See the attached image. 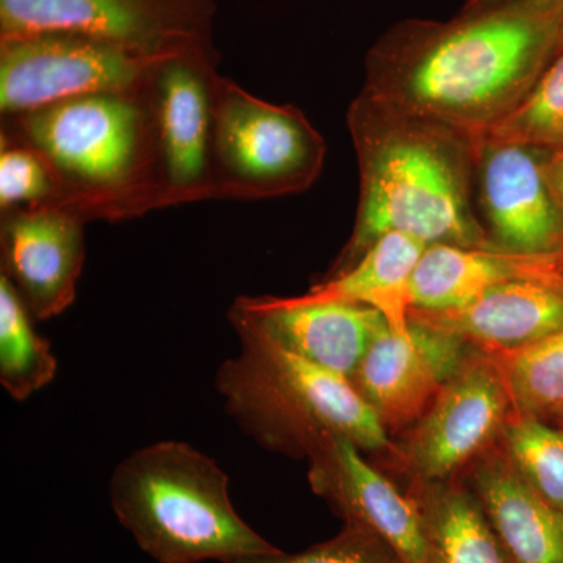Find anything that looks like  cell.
Listing matches in <instances>:
<instances>
[{
	"mask_svg": "<svg viewBox=\"0 0 563 563\" xmlns=\"http://www.w3.org/2000/svg\"><path fill=\"white\" fill-rule=\"evenodd\" d=\"M562 21L563 2H515L462 9L450 21L398 22L369 49L363 90L463 131H487L558 54Z\"/></svg>",
	"mask_w": 563,
	"mask_h": 563,
	"instance_id": "1",
	"label": "cell"
},
{
	"mask_svg": "<svg viewBox=\"0 0 563 563\" xmlns=\"http://www.w3.org/2000/svg\"><path fill=\"white\" fill-rule=\"evenodd\" d=\"M347 125L361 192L354 231L329 276L350 269L391 232L426 244L490 247L473 198L481 132L463 131L365 90L352 102Z\"/></svg>",
	"mask_w": 563,
	"mask_h": 563,
	"instance_id": "2",
	"label": "cell"
},
{
	"mask_svg": "<svg viewBox=\"0 0 563 563\" xmlns=\"http://www.w3.org/2000/svg\"><path fill=\"white\" fill-rule=\"evenodd\" d=\"M110 501L158 563H231L280 551L236 512L220 465L184 442L165 440L124 459L111 476Z\"/></svg>",
	"mask_w": 563,
	"mask_h": 563,
	"instance_id": "3",
	"label": "cell"
},
{
	"mask_svg": "<svg viewBox=\"0 0 563 563\" xmlns=\"http://www.w3.org/2000/svg\"><path fill=\"white\" fill-rule=\"evenodd\" d=\"M242 351L220 366L225 409L266 450L306 457L332 439L365 453L390 454L393 439L346 377L292 354L263 333L236 325Z\"/></svg>",
	"mask_w": 563,
	"mask_h": 563,
	"instance_id": "4",
	"label": "cell"
},
{
	"mask_svg": "<svg viewBox=\"0 0 563 563\" xmlns=\"http://www.w3.org/2000/svg\"><path fill=\"white\" fill-rule=\"evenodd\" d=\"M512 412L498 363L474 347L420 420L399 435L387 462L406 483L457 479L498 443Z\"/></svg>",
	"mask_w": 563,
	"mask_h": 563,
	"instance_id": "5",
	"label": "cell"
},
{
	"mask_svg": "<svg viewBox=\"0 0 563 563\" xmlns=\"http://www.w3.org/2000/svg\"><path fill=\"white\" fill-rule=\"evenodd\" d=\"M213 152L250 196H279L306 190L324 163L320 133L291 106H276L218 79Z\"/></svg>",
	"mask_w": 563,
	"mask_h": 563,
	"instance_id": "6",
	"label": "cell"
},
{
	"mask_svg": "<svg viewBox=\"0 0 563 563\" xmlns=\"http://www.w3.org/2000/svg\"><path fill=\"white\" fill-rule=\"evenodd\" d=\"M166 57L73 33L0 36V109L21 117L79 96L133 92Z\"/></svg>",
	"mask_w": 563,
	"mask_h": 563,
	"instance_id": "7",
	"label": "cell"
},
{
	"mask_svg": "<svg viewBox=\"0 0 563 563\" xmlns=\"http://www.w3.org/2000/svg\"><path fill=\"white\" fill-rule=\"evenodd\" d=\"M33 150L92 190H118L139 176L146 121L132 92L79 96L21 114Z\"/></svg>",
	"mask_w": 563,
	"mask_h": 563,
	"instance_id": "8",
	"label": "cell"
},
{
	"mask_svg": "<svg viewBox=\"0 0 563 563\" xmlns=\"http://www.w3.org/2000/svg\"><path fill=\"white\" fill-rule=\"evenodd\" d=\"M211 0H0V36L73 33L166 57L210 44Z\"/></svg>",
	"mask_w": 563,
	"mask_h": 563,
	"instance_id": "9",
	"label": "cell"
},
{
	"mask_svg": "<svg viewBox=\"0 0 563 563\" xmlns=\"http://www.w3.org/2000/svg\"><path fill=\"white\" fill-rule=\"evenodd\" d=\"M551 151L476 140L473 198L492 250L550 255L563 247V213L547 177Z\"/></svg>",
	"mask_w": 563,
	"mask_h": 563,
	"instance_id": "10",
	"label": "cell"
},
{
	"mask_svg": "<svg viewBox=\"0 0 563 563\" xmlns=\"http://www.w3.org/2000/svg\"><path fill=\"white\" fill-rule=\"evenodd\" d=\"M474 347L443 329L410 318L409 331L384 329L351 383L388 435H401L429 409Z\"/></svg>",
	"mask_w": 563,
	"mask_h": 563,
	"instance_id": "11",
	"label": "cell"
},
{
	"mask_svg": "<svg viewBox=\"0 0 563 563\" xmlns=\"http://www.w3.org/2000/svg\"><path fill=\"white\" fill-rule=\"evenodd\" d=\"M309 461L310 487L344 523L373 532L404 563H435L409 493L366 461L354 443L328 440Z\"/></svg>",
	"mask_w": 563,
	"mask_h": 563,
	"instance_id": "12",
	"label": "cell"
},
{
	"mask_svg": "<svg viewBox=\"0 0 563 563\" xmlns=\"http://www.w3.org/2000/svg\"><path fill=\"white\" fill-rule=\"evenodd\" d=\"M233 328L244 325L352 380L374 339L388 328L383 314L357 303H288L284 298H242L231 309Z\"/></svg>",
	"mask_w": 563,
	"mask_h": 563,
	"instance_id": "13",
	"label": "cell"
},
{
	"mask_svg": "<svg viewBox=\"0 0 563 563\" xmlns=\"http://www.w3.org/2000/svg\"><path fill=\"white\" fill-rule=\"evenodd\" d=\"M152 80L163 163L173 190H199L210 172L217 85L210 44L187 47L163 58Z\"/></svg>",
	"mask_w": 563,
	"mask_h": 563,
	"instance_id": "14",
	"label": "cell"
},
{
	"mask_svg": "<svg viewBox=\"0 0 563 563\" xmlns=\"http://www.w3.org/2000/svg\"><path fill=\"white\" fill-rule=\"evenodd\" d=\"M81 222L68 211L11 213L2 225V276L35 320L57 317L76 298L84 268Z\"/></svg>",
	"mask_w": 563,
	"mask_h": 563,
	"instance_id": "15",
	"label": "cell"
},
{
	"mask_svg": "<svg viewBox=\"0 0 563 563\" xmlns=\"http://www.w3.org/2000/svg\"><path fill=\"white\" fill-rule=\"evenodd\" d=\"M512 563H563V514L514 468L498 443L461 474Z\"/></svg>",
	"mask_w": 563,
	"mask_h": 563,
	"instance_id": "16",
	"label": "cell"
},
{
	"mask_svg": "<svg viewBox=\"0 0 563 563\" xmlns=\"http://www.w3.org/2000/svg\"><path fill=\"white\" fill-rule=\"evenodd\" d=\"M410 318L455 333L487 354H507L563 331V292L542 282L510 280L461 309L412 310Z\"/></svg>",
	"mask_w": 563,
	"mask_h": 563,
	"instance_id": "17",
	"label": "cell"
},
{
	"mask_svg": "<svg viewBox=\"0 0 563 563\" xmlns=\"http://www.w3.org/2000/svg\"><path fill=\"white\" fill-rule=\"evenodd\" d=\"M428 244L406 233L380 236L355 265L325 277L301 296L284 298L288 303L344 302L377 310L390 331L407 333L413 310L412 276Z\"/></svg>",
	"mask_w": 563,
	"mask_h": 563,
	"instance_id": "18",
	"label": "cell"
},
{
	"mask_svg": "<svg viewBox=\"0 0 563 563\" xmlns=\"http://www.w3.org/2000/svg\"><path fill=\"white\" fill-rule=\"evenodd\" d=\"M528 262L529 255L490 247L428 244L412 276L413 310L461 309L504 282L531 280Z\"/></svg>",
	"mask_w": 563,
	"mask_h": 563,
	"instance_id": "19",
	"label": "cell"
},
{
	"mask_svg": "<svg viewBox=\"0 0 563 563\" xmlns=\"http://www.w3.org/2000/svg\"><path fill=\"white\" fill-rule=\"evenodd\" d=\"M420 514L435 563H512L462 477L443 483H406Z\"/></svg>",
	"mask_w": 563,
	"mask_h": 563,
	"instance_id": "20",
	"label": "cell"
},
{
	"mask_svg": "<svg viewBox=\"0 0 563 563\" xmlns=\"http://www.w3.org/2000/svg\"><path fill=\"white\" fill-rule=\"evenodd\" d=\"M57 358L35 332L32 314L13 285L0 276V383L11 398L25 401L51 383Z\"/></svg>",
	"mask_w": 563,
	"mask_h": 563,
	"instance_id": "21",
	"label": "cell"
},
{
	"mask_svg": "<svg viewBox=\"0 0 563 563\" xmlns=\"http://www.w3.org/2000/svg\"><path fill=\"white\" fill-rule=\"evenodd\" d=\"M518 413L551 420L563 410V331L507 354L492 355Z\"/></svg>",
	"mask_w": 563,
	"mask_h": 563,
	"instance_id": "22",
	"label": "cell"
},
{
	"mask_svg": "<svg viewBox=\"0 0 563 563\" xmlns=\"http://www.w3.org/2000/svg\"><path fill=\"white\" fill-rule=\"evenodd\" d=\"M498 444L526 483L563 514L562 426L514 410Z\"/></svg>",
	"mask_w": 563,
	"mask_h": 563,
	"instance_id": "23",
	"label": "cell"
},
{
	"mask_svg": "<svg viewBox=\"0 0 563 563\" xmlns=\"http://www.w3.org/2000/svg\"><path fill=\"white\" fill-rule=\"evenodd\" d=\"M485 135L544 151L563 147V51L551 58L525 98Z\"/></svg>",
	"mask_w": 563,
	"mask_h": 563,
	"instance_id": "24",
	"label": "cell"
},
{
	"mask_svg": "<svg viewBox=\"0 0 563 563\" xmlns=\"http://www.w3.org/2000/svg\"><path fill=\"white\" fill-rule=\"evenodd\" d=\"M231 563H404L379 537L361 526L344 523L333 539L313 544L301 553L257 555Z\"/></svg>",
	"mask_w": 563,
	"mask_h": 563,
	"instance_id": "25",
	"label": "cell"
},
{
	"mask_svg": "<svg viewBox=\"0 0 563 563\" xmlns=\"http://www.w3.org/2000/svg\"><path fill=\"white\" fill-rule=\"evenodd\" d=\"M54 190L49 163L38 151L3 144L0 154V206L44 201Z\"/></svg>",
	"mask_w": 563,
	"mask_h": 563,
	"instance_id": "26",
	"label": "cell"
},
{
	"mask_svg": "<svg viewBox=\"0 0 563 563\" xmlns=\"http://www.w3.org/2000/svg\"><path fill=\"white\" fill-rule=\"evenodd\" d=\"M529 276L531 280L542 282L563 292V247L555 254L532 255L529 261Z\"/></svg>",
	"mask_w": 563,
	"mask_h": 563,
	"instance_id": "27",
	"label": "cell"
},
{
	"mask_svg": "<svg viewBox=\"0 0 563 563\" xmlns=\"http://www.w3.org/2000/svg\"><path fill=\"white\" fill-rule=\"evenodd\" d=\"M544 168H547L548 181H550L555 201H558L563 213V147L562 150L550 152Z\"/></svg>",
	"mask_w": 563,
	"mask_h": 563,
	"instance_id": "28",
	"label": "cell"
},
{
	"mask_svg": "<svg viewBox=\"0 0 563 563\" xmlns=\"http://www.w3.org/2000/svg\"><path fill=\"white\" fill-rule=\"evenodd\" d=\"M515 2H563V0H468L463 5V10H481L490 9V7L506 5V3Z\"/></svg>",
	"mask_w": 563,
	"mask_h": 563,
	"instance_id": "29",
	"label": "cell"
},
{
	"mask_svg": "<svg viewBox=\"0 0 563 563\" xmlns=\"http://www.w3.org/2000/svg\"><path fill=\"white\" fill-rule=\"evenodd\" d=\"M548 421L554 422V424L562 426L563 428V410L561 413L555 415L554 418H551V420Z\"/></svg>",
	"mask_w": 563,
	"mask_h": 563,
	"instance_id": "30",
	"label": "cell"
},
{
	"mask_svg": "<svg viewBox=\"0 0 563 563\" xmlns=\"http://www.w3.org/2000/svg\"><path fill=\"white\" fill-rule=\"evenodd\" d=\"M559 51H563V21L561 25V35H559Z\"/></svg>",
	"mask_w": 563,
	"mask_h": 563,
	"instance_id": "31",
	"label": "cell"
}]
</instances>
